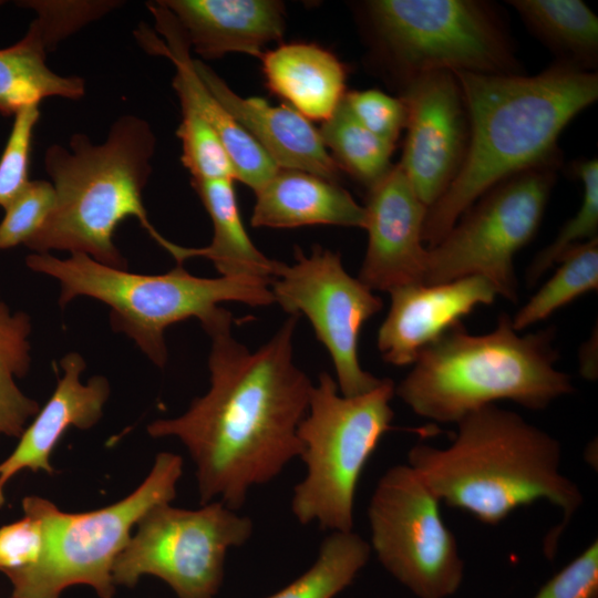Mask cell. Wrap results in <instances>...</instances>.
<instances>
[{"label":"cell","mask_w":598,"mask_h":598,"mask_svg":"<svg viewBox=\"0 0 598 598\" xmlns=\"http://www.w3.org/2000/svg\"><path fill=\"white\" fill-rule=\"evenodd\" d=\"M297 319L289 316L250 351L233 337L225 309L204 328L212 339L208 392L183 415L147 425L151 436H176L186 445L203 505L219 496L228 508H240L251 486L271 481L301 455L297 432L313 384L295 363Z\"/></svg>","instance_id":"6da1fadb"},{"label":"cell","mask_w":598,"mask_h":598,"mask_svg":"<svg viewBox=\"0 0 598 598\" xmlns=\"http://www.w3.org/2000/svg\"><path fill=\"white\" fill-rule=\"evenodd\" d=\"M468 116L463 163L427 208L423 243L435 246L457 219L503 181L560 161L558 137L598 97L596 72L555 62L536 75L455 73Z\"/></svg>","instance_id":"7a4b0ae2"},{"label":"cell","mask_w":598,"mask_h":598,"mask_svg":"<svg viewBox=\"0 0 598 598\" xmlns=\"http://www.w3.org/2000/svg\"><path fill=\"white\" fill-rule=\"evenodd\" d=\"M447 447L416 444L408 464L451 507L496 525L520 506L545 499L563 518L544 540L553 559L558 539L582 504L575 482L560 472L561 445L518 413L487 404L464 415Z\"/></svg>","instance_id":"3957f363"},{"label":"cell","mask_w":598,"mask_h":598,"mask_svg":"<svg viewBox=\"0 0 598 598\" xmlns=\"http://www.w3.org/2000/svg\"><path fill=\"white\" fill-rule=\"evenodd\" d=\"M155 147L150 123L131 114L116 118L102 143L75 133L69 147L49 146L44 167L54 187L55 203L25 246L37 254L81 252L125 270L127 262L113 238L117 226L133 217L165 249L169 240L152 225L143 204Z\"/></svg>","instance_id":"277c9868"},{"label":"cell","mask_w":598,"mask_h":598,"mask_svg":"<svg viewBox=\"0 0 598 598\" xmlns=\"http://www.w3.org/2000/svg\"><path fill=\"white\" fill-rule=\"evenodd\" d=\"M555 336L554 327L522 336L507 313L484 334L460 322L421 350L394 392L416 415L440 423L501 400L546 409L575 391L570 375L555 367Z\"/></svg>","instance_id":"5b68a950"},{"label":"cell","mask_w":598,"mask_h":598,"mask_svg":"<svg viewBox=\"0 0 598 598\" xmlns=\"http://www.w3.org/2000/svg\"><path fill=\"white\" fill-rule=\"evenodd\" d=\"M25 265L33 271L59 280L60 307L80 296L110 307L114 331L132 338L157 367L167 362L165 330L179 321L197 318L203 329L217 319L225 301L265 307L275 302L271 280L254 276L202 278L182 265L159 275H143L116 269L81 252L66 259L51 254H31Z\"/></svg>","instance_id":"8992f818"},{"label":"cell","mask_w":598,"mask_h":598,"mask_svg":"<svg viewBox=\"0 0 598 598\" xmlns=\"http://www.w3.org/2000/svg\"><path fill=\"white\" fill-rule=\"evenodd\" d=\"M373 59L400 90L430 72L520 74L494 4L480 0H370L361 4Z\"/></svg>","instance_id":"52a82bcc"},{"label":"cell","mask_w":598,"mask_h":598,"mask_svg":"<svg viewBox=\"0 0 598 598\" xmlns=\"http://www.w3.org/2000/svg\"><path fill=\"white\" fill-rule=\"evenodd\" d=\"M333 378L322 372L312 388L298 437L307 466L295 486L291 509L301 524L351 532L358 481L382 436L391 430L395 394L391 379L355 396L338 393Z\"/></svg>","instance_id":"ba28073f"},{"label":"cell","mask_w":598,"mask_h":598,"mask_svg":"<svg viewBox=\"0 0 598 598\" xmlns=\"http://www.w3.org/2000/svg\"><path fill=\"white\" fill-rule=\"evenodd\" d=\"M182 473V457L162 452L134 492L85 513H65L47 498L25 496L42 518L45 547L35 565L8 576L10 598H60L74 585L90 586L100 598H112L116 587L112 567L132 528L152 507L175 498Z\"/></svg>","instance_id":"9c48e42d"},{"label":"cell","mask_w":598,"mask_h":598,"mask_svg":"<svg viewBox=\"0 0 598 598\" xmlns=\"http://www.w3.org/2000/svg\"><path fill=\"white\" fill-rule=\"evenodd\" d=\"M560 161L523 171L481 196L433 247L426 248L424 285L470 276L517 302L515 255L537 233Z\"/></svg>","instance_id":"30bf717a"},{"label":"cell","mask_w":598,"mask_h":598,"mask_svg":"<svg viewBox=\"0 0 598 598\" xmlns=\"http://www.w3.org/2000/svg\"><path fill=\"white\" fill-rule=\"evenodd\" d=\"M112 567L115 586L134 587L141 577L165 581L178 598H214L226 553L245 544L252 522L223 502L184 509L162 503L145 513Z\"/></svg>","instance_id":"8fae6325"},{"label":"cell","mask_w":598,"mask_h":598,"mask_svg":"<svg viewBox=\"0 0 598 598\" xmlns=\"http://www.w3.org/2000/svg\"><path fill=\"white\" fill-rule=\"evenodd\" d=\"M439 498L409 464L390 467L371 496V547L382 566L417 598H448L464 561Z\"/></svg>","instance_id":"7c38bea8"},{"label":"cell","mask_w":598,"mask_h":598,"mask_svg":"<svg viewBox=\"0 0 598 598\" xmlns=\"http://www.w3.org/2000/svg\"><path fill=\"white\" fill-rule=\"evenodd\" d=\"M270 289L289 316L305 315L328 350L342 395L355 396L381 379L364 371L358 342L363 323L378 313L382 300L344 269L339 252L313 246L309 256L295 248V262H280Z\"/></svg>","instance_id":"4fadbf2b"},{"label":"cell","mask_w":598,"mask_h":598,"mask_svg":"<svg viewBox=\"0 0 598 598\" xmlns=\"http://www.w3.org/2000/svg\"><path fill=\"white\" fill-rule=\"evenodd\" d=\"M406 136L399 163L415 194L429 208L447 189L465 157L468 116L453 72L422 74L400 90Z\"/></svg>","instance_id":"5bb4252c"},{"label":"cell","mask_w":598,"mask_h":598,"mask_svg":"<svg viewBox=\"0 0 598 598\" xmlns=\"http://www.w3.org/2000/svg\"><path fill=\"white\" fill-rule=\"evenodd\" d=\"M368 247L359 280L370 290L390 292L423 283L426 252L422 234L427 207L399 164L368 189Z\"/></svg>","instance_id":"9a60e30c"},{"label":"cell","mask_w":598,"mask_h":598,"mask_svg":"<svg viewBox=\"0 0 598 598\" xmlns=\"http://www.w3.org/2000/svg\"><path fill=\"white\" fill-rule=\"evenodd\" d=\"M389 293L391 305L377 344L382 359L399 367L413 364L422 349L477 306L493 303L497 296L492 283L480 276L434 285L410 283Z\"/></svg>","instance_id":"2e32d148"},{"label":"cell","mask_w":598,"mask_h":598,"mask_svg":"<svg viewBox=\"0 0 598 598\" xmlns=\"http://www.w3.org/2000/svg\"><path fill=\"white\" fill-rule=\"evenodd\" d=\"M148 8L164 41L143 32L145 48L172 61L176 70L173 87L179 103L189 105L216 131L233 161L237 179L257 190L278 166L200 80L188 40L173 13L158 1Z\"/></svg>","instance_id":"e0dca14e"},{"label":"cell","mask_w":598,"mask_h":598,"mask_svg":"<svg viewBox=\"0 0 598 598\" xmlns=\"http://www.w3.org/2000/svg\"><path fill=\"white\" fill-rule=\"evenodd\" d=\"M194 66L208 90L278 168L302 171L338 183L340 168L308 118L291 106H272L257 96L238 95L202 60L194 59Z\"/></svg>","instance_id":"ac0fdd59"},{"label":"cell","mask_w":598,"mask_h":598,"mask_svg":"<svg viewBox=\"0 0 598 598\" xmlns=\"http://www.w3.org/2000/svg\"><path fill=\"white\" fill-rule=\"evenodd\" d=\"M60 364L63 375L51 398L24 429L16 448L0 463V507L6 503V486L16 474L24 470L52 474L51 454L66 430L90 429L102 417L111 392L107 379L95 375L83 384L80 377L85 361L78 352L64 355Z\"/></svg>","instance_id":"d6986e66"},{"label":"cell","mask_w":598,"mask_h":598,"mask_svg":"<svg viewBox=\"0 0 598 598\" xmlns=\"http://www.w3.org/2000/svg\"><path fill=\"white\" fill-rule=\"evenodd\" d=\"M181 24L190 48L205 60L227 53L260 58L282 39L285 4L276 0H161Z\"/></svg>","instance_id":"ffe728a7"},{"label":"cell","mask_w":598,"mask_h":598,"mask_svg":"<svg viewBox=\"0 0 598 598\" xmlns=\"http://www.w3.org/2000/svg\"><path fill=\"white\" fill-rule=\"evenodd\" d=\"M255 195L254 227L334 225L364 229L367 224L364 206L344 188L307 172L279 168Z\"/></svg>","instance_id":"44dd1931"},{"label":"cell","mask_w":598,"mask_h":598,"mask_svg":"<svg viewBox=\"0 0 598 598\" xmlns=\"http://www.w3.org/2000/svg\"><path fill=\"white\" fill-rule=\"evenodd\" d=\"M259 59L267 87L309 121L330 118L347 93L344 64L316 43H283Z\"/></svg>","instance_id":"7402d4cb"},{"label":"cell","mask_w":598,"mask_h":598,"mask_svg":"<svg viewBox=\"0 0 598 598\" xmlns=\"http://www.w3.org/2000/svg\"><path fill=\"white\" fill-rule=\"evenodd\" d=\"M193 189L208 213L214 235L200 248L183 247L169 241L166 249L182 265L186 259H209L220 276H254L271 280L280 261L266 257L249 238L241 220L231 179L195 181Z\"/></svg>","instance_id":"603a6c76"},{"label":"cell","mask_w":598,"mask_h":598,"mask_svg":"<svg viewBox=\"0 0 598 598\" xmlns=\"http://www.w3.org/2000/svg\"><path fill=\"white\" fill-rule=\"evenodd\" d=\"M529 32L557 61L594 72L598 63V18L580 0H511Z\"/></svg>","instance_id":"cb8c5ba5"},{"label":"cell","mask_w":598,"mask_h":598,"mask_svg":"<svg viewBox=\"0 0 598 598\" xmlns=\"http://www.w3.org/2000/svg\"><path fill=\"white\" fill-rule=\"evenodd\" d=\"M48 52L41 35L31 25L17 43L0 49V114L14 115L45 97L80 100L85 95L84 79L53 72L47 64Z\"/></svg>","instance_id":"d4e9b609"},{"label":"cell","mask_w":598,"mask_h":598,"mask_svg":"<svg viewBox=\"0 0 598 598\" xmlns=\"http://www.w3.org/2000/svg\"><path fill=\"white\" fill-rule=\"evenodd\" d=\"M31 328L29 315L11 312L0 297V436L20 437L40 410L17 383L30 369Z\"/></svg>","instance_id":"484cf974"},{"label":"cell","mask_w":598,"mask_h":598,"mask_svg":"<svg viewBox=\"0 0 598 598\" xmlns=\"http://www.w3.org/2000/svg\"><path fill=\"white\" fill-rule=\"evenodd\" d=\"M371 546L354 532H333L322 542L313 565L288 586L266 598H333L365 566Z\"/></svg>","instance_id":"4316f807"},{"label":"cell","mask_w":598,"mask_h":598,"mask_svg":"<svg viewBox=\"0 0 598 598\" xmlns=\"http://www.w3.org/2000/svg\"><path fill=\"white\" fill-rule=\"evenodd\" d=\"M557 264L559 267L551 278L512 318L516 331L547 319L578 297L598 288V237L571 247Z\"/></svg>","instance_id":"83f0119b"},{"label":"cell","mask_w":598,"mask_h":598,"mask_svg":"<svg viewBox=\"0 0 598 598\" xmlns=\"http://www.w3.org/2000/svg\"><path fill=\"white\" fill-rule=\"evenodd\" d=\"M321 140L339 166L368 189L381 181L393 165L395 144L360 125L341 104L319 130Z\"/></svg>","instance_id":"f1b7e54d"},{"label":"cell","mask_w":598,"mask_h":598,"mask_svg":"<svg viewBox=\"0 0 598 598\" xmlns=\"http://www.w3.org/2000/svg\"><path fill=\"white\" fill-rule=\"evenodd\" d=\"M573 171L582 184L580 207L555 239L533 258L526 270L528 286H534L568 249L598 237V161L581 159L573 165Z\"/></svg>","instance_id":"f546056e"},{"label":"cell","mask_w":598,"mask_h":598,"mask_svg":"<svg viewBox=\"0 0 598 598\" xmlns=\"http://www.w3.org/2000/svg\"><path fill=\"white\" fill-rule=\"evenodd\" d=\"M176 135L181 161L195 181L237 179L233 161L216 131L189 105L181 103Z\"/></svg>","instance_id":"4dcf8cb0"},{"label":"cell","mask_w":598,"mask_h":598,"mask_svg":"<svg viewBox=\"0 0 598 598\" xmlns=\"http://www.w3.org/2000/svg\"><path fill=\"white\" fill-rule=\"evenodd\" d=\"M19 6L37 12L30 23L41 35L49 51L89 23L120 7L116 0H28Z\"/></svg>","instance_id":"1f68e13d"},{"label":"cell","mask_w":598,"mask_h":598,"mask_svg":"<svg viewBox=\"0 0 598 598\" xmlns=\"http://www.w3.org/2000/svg\"><path fill=\"white\" fill-rule=\"evenodd\" d=\"M55 203L51 182L30 181L4 209L0 223V250L25 245L44 225Z\"/></svg>","instance_id":"d6a6232c"},{"label":"cell","mask_w":598,"mask_h":598,"mask_svg":"<svg viewBox=\"0 0 598 598\" xmlns=\"http://www.w3.org/2000/svg\"><path fill=\"white\" fill-rule=\"evenodd\" d=\"M40 104H30L13 116V124L0 157V207L6 209L25 188L34 127Z\"/></svg>","instance_id":"836d02e7"},{"label":"cell","mask_w":598,"mask_h":598,"mask_svg":"<svg viewBox=\"0 0 598 598\" xmlns=\"http://www.w3.org/2000/svg\"><path fill=\"white\" fill-rule=\"evenodd\" d=\"M24 516L0 527V571L7 577L35 565L45 547V530L37 509L24 497Z\"/></svg>","instance_id":"e575fe53"},{"label":"cell","mask_w":598,"mask_h":598,"mask_svg":"<svg viewBox=\"0 0 598 598\" xmlns=\"http://www.w3.org/2000/svg\"><path fill=\"white\" fill-rule=\"evenodd\" d=\"M342 105L364 128L395 144L405 127L406 111L400 96L380 90L347 92Z\"/></svg>","instance_id":"d590c367"},{"label":"cell","mask_w":598,"mask_h":598,"mask_svg":"<svg viewBox=\"0 0 598 598\" xmlns=\"http://www.w3.org/2000/svg\"><path fill=\"white\" fill-rule=\"evenodd\" d=\"M533 598H598V540L554 575Z\"/></svg>","instance_id":"8d00e7d4"},{"label":"cell","mask_w":598,"mask_h":598,"mask_svg":"<svg viewBox=\"0 0 598 598\" xmlns=\"http://www.w3.org/2000/svg\"><path fill=\"white\" fill-rule=\"evenodd\" d=\"M580 373L584 379L596 380L598 375L597 361V331L587 340L579 350Z\"/></svg>","instance_id":"74e56055"},{"label":"cell","mask_w":598,"mask_h":598,"mask_svg":"<svg viewBox=\"0 0 598 598\" xmlns=\"http://www.w3.org/2000/svg\"><path fill=\"white\" fill-rule=\"evenodd\" d=\"M2 3H3V2H2V1H0V6H1Z\"/></svg>","instance_id":"f35d334b"}]
</instances>
